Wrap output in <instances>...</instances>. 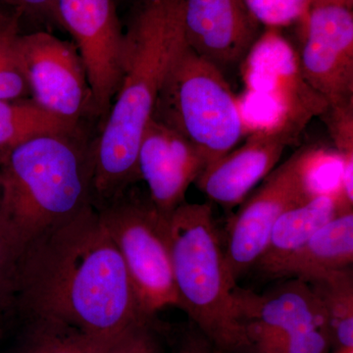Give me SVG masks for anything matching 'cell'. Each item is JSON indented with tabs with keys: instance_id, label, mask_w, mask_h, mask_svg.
Masks as SVG:
<instances>
[{
	"instance_id": "obj_25",
	"label": "cell",
	"mask_w": 353,
	"mask_h": 353,
	"mask_svg": "<svg viewBox=\"0 0 353 353\" xmlns=\"http://www.w3.org/2000/svg\"><path fill=\"white\" fill-rule=\"evenodd\" d=\"M16 262L17 255L0 236V326L17 316Z\"/></svg>"
},
{
	"instance_id": "obj_18",
	"label": "cell",
	"mask_w": 353,
	"mask_h": 353,
	"mask_svg": "<svg viewBox=\"0 0 353 353\" xmlns=\"http://www.w3.org/2000/svg\"><path fill=\"white\" fill-rule=\"evenodd\" d=\"M306 283L324 307L332 348L336 352L353 347L352 267L329 272Z\"/></svg>"
},
{
	"instance_id": "obj_2",
	"label": "cell",
	"mask_w": 353,
	"mask_h": 353,
	"mask_svg": "<svg viewBox=\"0 0 353 353\" xmlns=\"http://www.w3.org/2000/svg\"><path fill=\"white\" fill-rule=\"evenodd\" d=\"M185 43L183 0H143L125 32L119 88L92 141V196L99 210L139 180V143L176 53Z\"/></svg>"
},
{
	"instance_id": "obj_29",
	"label": "cell",
	"mask_w": 353,
	"mask_h": 353,
	"mask_svg": "<svg viewBox=\"0 0 353 353\" xmlns=\"http://www.w3.org/2000/svg\"><path fill=\"white\" fill-rule=\"evenodd\" d=\"M20 17L19 14L16 12L14 9L0 7V31L12 24L14 21L19 20Z\"/></svg>"
},
{
	"instance_id": "obj_23",
	"label": "cell",
	"mask_w": 353,
	"mask_h": 353,
	"mask_svg": "<svg viewBox=\"0 0 353 353\" xmlns=\"http://www.w3.org/2000/svg\"><path fill=\"white\" fill-rule=\"evenodd\" d=\"M331 341L326 330L296 332L275 340L253 345V353H329Z\"/></svg>"
},
{
	"instance_id": "obj_28",
	"label": "cell",
	"mask_w": 353,
	"mask_h": 353,
	"mask_svg": "<svg viewBox=\"0 0 353 353\" xmlns=\"http://www.w3.org/2000/svg\"><path fill=\"white\" fill-rule=\"evenodd\" d=\"M174 353H224L194 326L185 332Z\"/></svg>"
},
{
	"instance_id": "obj_4",
	"label": "cell",
	"mask_w": 353,
	"mask_h": 353,
	"mask_svg": "<svg viewBox=\"0 0 353 353\" xmlns=\"http://www.w3.org/2000/svg\"><path fill=\"white\" fill-rule=\"evenodd\" d=\"M168 232L179 307L223 352L250 350L212 206L183 202L168 216Z\"/></svg>"
},
{
	"instance_id": "obj_14",
	"label": "cell",
	"mask_w": 353,
	"mask_h": 353,
	"mask_svg": "<svg viewBox=\"0 0 353 353\" xmlns=\"http://www.w3.org/2000/svg\"><path fill=\"white\" fill-rule=\"evenodd\" d=\"M236 310L250 348L296 332L327 330V317L307 283L289 279L263 294L236 287Z\"/></svg>"
},
{
	"instance_id": "obj_8",
	"label": "cell",
	"mask_w": 353,
	"mask_h": 353,
	"mask_svg": "<svg viewBox=\"0 0 353 353\" xmlns=\"http://www.w3.org/2000/svg\"><path fill=\"white\" fill-rule=\"evenodd\" d=\"M60 27L73 37L87 72L92 114L108 117L124 69L125 32L114 0H57Z\"/></svg>"
},
{
	"instance_id": "obj_32",
	"label": "cell",
	"mask_w": 353,
	"mask_h": 353,
	"mask_svg": "<svg viewBox=\"0 0 353 353\" xmlns=\"http://www.w3.org/2000/svg\"><path fill=\"white\" fill-rule=\"evenodd\" d=\"M2 194V181H1V172H0V201H1Z\"/></svg>"
},
{
	"instance_id": "obj_16",
	"label": "cell",
	"mask_w": 353,
	"mask_h": 353,
	"mask_svg": "<svg viewBox=\"0 0 353 353\" xmlns=\"http://www.w3.org/2000/svg\"><path fill=\"white\" fill-rule=\"evenodd\" d=\"M353 210L324 225L299 250L279 265L269 278L299 279L304 282L329 272L352 267Z\"/></svg>"
},
{
	"instance_id": "obj_22",
	"label": "cell",
	"mask_w": 353,
	"mask_h": 353,
	"mask_svg": "<svg viewBox=\"0 0 353 353\" xmlns=\"http://www.w3.org/2000/svg\"><path fill=\"white\" fill-rule=\"evenodd\" d=\"M19 34V20L0 31V99H27L30 94L16 52Z\"/></svg>"
},
{
	"instance_id": "obj_9",
	"label": "cell",
	"mask_w": 353,
	"mask_h": 353,
	"mask_svg": "<svg viewBox=\"0 0 353 353\" xmlns=\"http://www.w3.org/2000/svg\"><path fill=\"white\" fill-rule=\"evenodd\" d=\"M353 0H313L301 21L306 81L328 103L353 101Z\"/></svg>"
},
{
	"instance_id": "obj_31",
	"label": "cell",
	"mask_w": 353,
	"mask_h": 353,
	"mask_svg": "<svg viewBox=\"0 0 353 353\" xmlns=\"http://www.w3.org/2000/svg\"><path fill=\"white\" fill-rule=\"evenodd\" d=\"M246 6H250L253 3H256V2L261 1V0H245Z\"/></svg>"
},
{
	"instance_id": "obj_11",
	"label": "cell",
	"mask_w": 353,
	"mask_h": 353,
	"mask_svg": "<svg viewBox=\"0 0 353 353\" xmlns=\"http://www.w3.org/2000/svg\"><path fill=\"white\" fill-rule=\"evenodd\" d=\"M307 201L297 171L296 152L265 178L261 188L230 220L224 245L234 280L256 263L279 218Z\"/></svg>"
},
{
	"instance_id": "obj_33",
	"label": "cell",
	"mask_w": 353,
	"mask_h": 353,
	"mask_svg": "<svg viewBox=\"0 0 353 353\" xmlns=\"http://www.w3.org/2000/svg\"><path fill=\"white\" fill-rule=\"evenodd\" d=\"M0 6H4L3 0H0Z\"/></svg>"
},
{
	"instance_id": "obj_10",
	"label": "cell",
	"mask_w": 353,
	"mask_h": 353,
	"mask_svg": "<svg viewBox=\"0 0 353 353\" xmlns=\"http://www.w3.org/2000/svg\"><path fill=\"white\" fill-rule=\"evenodd\" d=\"M16 52L32 101L73 124L92 113L87 72L77 46L34 32L18 36Z\"/></svg>"
},
{
	"instance_id": "obj_5",
	"label": "cell",
	"mask_w": 353,
	"mask_h": 353,
	"mask_svg": "<svg viewBox=\"0 0 353 353\" xmlns=\"http://www.w3.org/2000/svg\"><path fill=\"white\" fill-rule=\"evenodd\" d=\"M152 119L182 134L208 164L245 137L238 99L215 65L183 44L160 90Z\"/></svg>"
},
{
	"instance_id": "obj_6",
	"label": "cell",
	"mask_w": 353,
	"mask_h": 353,
	"mask_svg": "<svg viewBox=\"0 0 353 353\" xmlns=\"http://www.w3.org/2000/svg\"><path fill=\"white\" fill-rule=\"evenodd\" d=\"M97 211L126 266L141 316L152 319L161 309L179 307L168 217L132 187Z\"/></svg>"
},
{
	"instance_id": "obj_3",
	"label": "cell",
	"mask_w": 353,
	"mask_h": 353,
	"mask_svg": "<svg viewBox=\"0 0 353 353\" xmlns=\"http://www.w3.org/2000/svg\"><path fill=\"white\" fill-rule=\"evenodd\" d=\"M0 236L16 255L44 232L94 206L92 141L80 130L0 152Z\"/></svg>"
},
{
	"instance_id": "obj_19",
	"label": "cell",
	"mask_w": 353,
	"mask_h": 353,
	"mask_svg": "<svg viewBox=\"0 0 353 353\" xmlns=\"http://www.w3.org/2000/svg\"><path fill=\"white\" fill-rule=\"evenodd\" d=\"M79 125L44 110L32 99H0V152L44 134L77 131Z\"/></svg>"
},
{
	"instance_id": "obj_13",
	"label": "cell",
	"mask_w": 353,
	"mask_h": 353,
	"mask_svg": "<svg viewBox=\"0 0 353 353\" xmlns=\"http://www.w3.org/2000/svg\"><path fill=\"white\" fill-rule=\"evenodd\" d=\"M208 165L203 153L182 134L152 118L148 122L139 143V175L162 215L168 217L183 203L190 185Z\"/></svg>"
},
{
	"instance_id": "obj_20",
	"label": "cell",
	"mask_w": 353,
	"mask_h": 353,
	"mask_svg": "<svg viewBox=\"0 0 353 353\" xmlns=\"http://www.w3.org/2000/svg\"><path fill=\"white\" fill-rule=\"evenodd\" d=\"M24 331L14 353H102L113 341L95 338L62 323L23 318Z\"/></svg>"
},
{
	"instance_id": "obj_7",
	"label": "cell",
	"mask_w": 353,
	"mask_h": 353,
	"mask_svg": "<svg viewBox=\"0 0 353 353\" xmlns=\"http://www.w3.org/2000/svg\"><path fill=\"white\" fill-rule=\"evenodd\" d=\"M240 67L245 88L241 97L294 138L328 108L306 81L297 51L277 29L261 32Z\"/></svg>"
},
{
	"instance_id": "obj_24",
	"label": "cell",
	"mask_w": 353,
	"mask_h": 353,
	"mask_svg": "<svg viewBox=\"0 0 353 353\" xmlns=\"http://www.w3.org/2000/svg\"><path fill=\"white\" fill-rule=\"evenodd\" d=\"M152 320L134 323L102 353H163Z\"/></svg>"
},
{
	"instance_id": "obj_27",
	"label": "cell",
	"mask_w": 353,
	"mask_h": 353,
	"mask_svg": "<svg viewBox=\"0 0 353 353\" xmlns=\"http://www.w3.org/2000/svg\"><path fill=\"white\" fill-rule=\"evenodd\" d=\"M4 6L12 8L19 15L60 26L57 0H3Z\"/></svg>"
},
{
	"instance_id": "obj_21",
	"label": "cell",
	"mask_w": 353,
	"mask_h": 353,
	"mask_svg": "<svg viewBox=\"0 0 353 353\" xmlns=\"http://www.w3.org/2000/svg\"><path fill=\"white\" fill-rule=\"evenodd\" d=\"M297 171L309 201L333 196L345 210H352L343 202V158L336 150L322 148L299 150Z\"/></svg>"
},
{
	"instance_id": "obj_12",
	"label": "cell",
	"mask_w": 353,
	"mask_h": 353,
	"mask_svg": "<svg viewBox=\"0 0 353 353\" xmlns=\"http://www.w3.org/2000/svg\"><path fill=\"white\" fill-rule=\"evenodd\" d=\"M260 26L245 0H183L188 46L222 72L240 66Z\"/></svg>"
},
{
	"instance_id": "obj_1",
	"label": "cell",
	"mask_w": 353,
	"mask_h": 353,
	"mask_svg": "<svg viewBox=\"0 0 353 353\" xmlns=\"http://www.w3.org/2000/svg\"><path fill=\"white\" fill-rule=\"evenodd\" d=\"M16 311L113 341L145 318L126 266L94 206L18 254Z\"/></svg>"
},
{
	"instance_id": "obj_30",
	"label": "cell",
	"mask_w": 353,
	"mask_h": 353,
	"mask_svg": "<svg viewBox=\"0 0 353 353\" xmlns=\"http://www.w3.org/2000/svg\"><path fill=\"white\" fill-rule=\"evenodd\" d=\"M334 353H353V347L343 348V350H336Z\"/></svg>"
},
{
	"instance_id": "obj_26",
	"label": "cell",
	"mask_w": 353,
	"mask_h": 353,
	"mask_svg": "<svg viewBox=\"0 0 353 353\" xmlns=\"http://www.w3.org/2000/svg\"><path fill=\"white\" fill-rule=\"evenodd\" d=\"M324 118L336 150L343 158H353V101L328 106Z\"/></svg>"
},
{
	"instance_id": "obj_15",
	"label": "cell",
	"mask_w": 353,
	"mask_h": 353,
	"mask_svg": "<svg viewBox=\"0 0 353 353\" xmlns=\"http://www.w3.org/2000/svg\"><path fill=\"white\" fill-rule=\"evenodd\" d=\"M292 143L285 134H250L243 145L208 165L196 181L197 188L215 203L234 208L273 171Z\"/></svg>"
},
{
	"instance_id": "obj_17",
	"label": "cell",
	"mask_w": 353,
	"mask_h": 353,
	"mask_svg": "<svg viewBox=\"0 0 353 353\" xmlns=\"http://www.w3.org/2000/svg\"><path fill=\"white\" fill-rule=\"evenodd\" d=\"M338 199L322 196L311 199L284 213L272 230L264 252L255 266L265 276L301 248L324 225L347 212Z\"/></svg>"
}]
</instances>
